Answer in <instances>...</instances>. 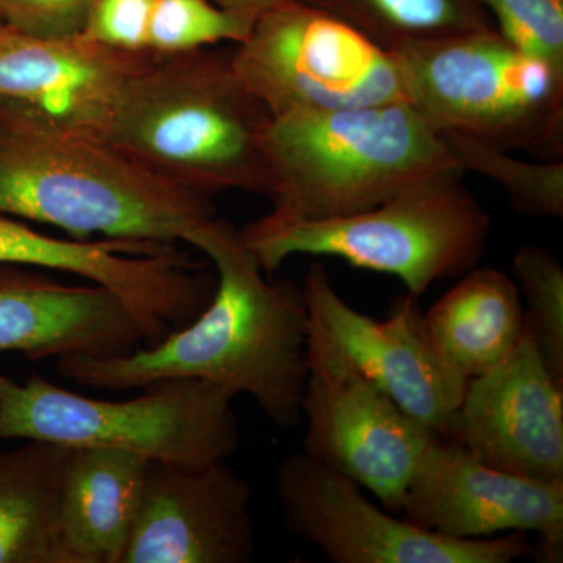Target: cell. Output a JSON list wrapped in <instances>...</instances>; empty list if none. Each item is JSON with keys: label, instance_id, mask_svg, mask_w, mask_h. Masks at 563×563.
I'll return each mask as SVG.
<instances>
[{"label": "cell", "instance_id": "13", "mask_svg": "<svg viewBox=\"0 0 563 563\" xmlns=\"http://www.w3.org/2000/svg\"><path fill=\"white\" fill-rule=\"evenodd\" d=\"M401 514L410 523L451 539L536 532L539 561H563V483L493 468L439 435L422 455Z\"/></svg>", "mask_w": 563, "mask_h": 563}, {"label": "cell", "instance_id": "29", "mask_svg": "<svg viewBox=\"0 0 563 563\" xmlns=\"http://www.w3.org/2000/svg\"><path fill=\"white\" fill-rule=\"evenodd\" d=\"M5 22H3V11H2V0H0V27H3Z\"/></svg>", "mask_w": 563, "mask_h": 563}, {"label": "cell", "instance_id": "15", "mask_svg": "<svg viewBox=\"0 0 563 563\" xmlns=\"http://www.w3.org/2000/svg\"><path fill=\"white\" fill-rule=\"evenodd\" d=\"M443 439L501 472L563 483V385L528 328L507 358L466 384Z\"/></svg>", "mask_w": 563, "mask_h": 563}, {"label": "cell", "instance_id": "26", "mask_svg": "<svg viewBox=\"0 0 563 563\" xmlns=\"http://www.w3.org/2000/svg\"><path fill=\"white\" fill-rule=\"evenodd\" d=\"M154 5L155 0H96L84 33L117 49L150 52L147 32Z\"/></svg>", "mask_w": 563, "mask_h": 563}, {"label": "cell", "instance_id": "28", "mask_svg": "<svg viewBox=\"0 0 563 563\" xmlns=\"http://www.w3.org/2000/svg\"><path fill=\"white\" fill-rule=\"evenodd\" d=\"M211 2L217 3L222 9L233 11V13L257 20L261 14L276 9L282 3L290 2V0H211Z\"/></svg>", "mask_w": 563, "mask_h": 563}, {"label": "cell", "instance_id": "2", "mask_svg": "<svg viewBox=\"0 0 563 563\" xmlns=\"http://www.w3.org/2000/svg\"><path fill=\"white\" fill-rule=\"evenodd\" d=\"M0 213L76 240L179 243L217 209L109 140L0 107Z\"/></svg>", "mask_w": 563, "mask_h": 563}, {"label": "cell", "instance_id": "4", "mask_svg": "<svg viewBox=\"0 0 563 563\" xmlns=\"http://www.w3.org/2000/svg\"><path fill=\"white\" fill-rule=\"evenodd\" d=\"M266 157L277 221L347 217L437 174L465 173L410 102L276 114Z\"/></svg>", "mask_w": 563, "mask_h": 563}, {"label": "cell", "instance_id": "1", "mask_svg": "<svg viewBox=\"0 0 563 563\" xmlns=\"http://www.w3.org/2000/svg\"><path fill=\"white\" fill-rule=\"evenodd\" d=\"M217 269V287L198 317L162 342L122 355L57 358V373L80 387L122 391L190 377L247 395L277 428L302 418L309 314L301 285L268 282L239 229L217 214L181 236Z\"/></svg>", "mask_w": 563, "mask_h": 563}, {"label": "cell", "instance_id": "10", "mask_svg": "<svg viewBox=\"0 0 563 563\" xmlns=\"http://www.w3.org/2000/svg\"><path fill=\"white\" fill-rule=\"evenodd\" d=\"M303 453L402 512L407 488L435 433L404 412L331 343L309 329Z\"/></svg>", "mask_w": 563, "mask_h": 563}, {"label": "cell", "instance_id": "20", "mask_svg": "<svg viewBox=\"0 0 563 563\" xmlns=\"http://www.w3.org/2000/svg\"><path fill=\"white\" fill-rule=\"evenodd\" d=\"M70 451L27 440L0 454V563H66L60 507Z\"/></svg>", "mask_w": 563, "mask_h": 563}, {"label": "cell", "instance_id": "12", "mask_svg": "<svg viewBox=\"0 0 563 563\" xmlns=\"http://www.w3.org/2000/svg\"><path fill=\"white\" fill-rule=\"evenodd\" d=\"M301 288L310 331L331 343L404 412L443 439L468 383L433 346L417 296H402L390 317L377 321L344 301L320 262L310 266Z\"/></svg>", "mask_w": 563, "mask_h": 563}, {"label": "cell", "instance_id": "14", "mask_svg": "<svg viewBox=\"0 0 563 563\" xmlns=\"http://www.w3.org/2000/svg\"><path fill=\"white\" fill-rule=\"evenodd\" d=\"M154 54L76 35L46 38L0 27V107L106 139L129 85Z\"/></svg>", "mask_w": 563, "mask_h": 563}, {"label": "cell", "instance_id": "18", "mask_svg": "<svg viewBox=\"0 0 563 563\" xmlns=\"http://www.w3.org/2000/svg\"><path fill=\"white\" fill-rule=\"evenodd\" d=\"M150 463L128 451L73 448L60 507L66 563H121Z\"/></svg>", "mask_w": 563, "mask_h": 563}, {"label": "cell", "instance_id": "17", "mask_svg": "<svg viewBox=\"0 0 563 563\" xmlns=\"http://www.w3.org/2000/svg\"><path fill=\"white\" fill-rule=\"evenodd\" d=\"M0 263V352L29 361L128 354L143 332L124 302L101 285H69Z\"/></svg>", "mask_w": 563, "mask_h": 563}, {"label": "cell", "instance_id": "3", "mask_svg": "<svg viewBox=\"0 0 563 563\" xmlns=\"http://www.w3.org/2000/svg\"><path fill=\"white\" fill-rule=\"evenodd\" d=\"M272 111L240 79L231 52L154 54L122 99L107 140L199 195L272 187Z\"/></svg>", "mask_w": 563, "mask_h": 563}, {"label": "cell", "instance_id": "6", "mask_svg": "<svg viewBox=\"0 0 563 563\" xmlns=\"http://www.w3.org/2000/svg\"><path fill=\"white\" fill-rule=\"evenodd\" d=\"M128 401L88 398L32 374L0 376V439L128 451L151 462L228 461L240 444L232 391L190 377L155 380Z\"/></svg>", "mask_w": 563, "mask_h": 563}, {"label": "cell", "instance_id": "22", "mask_svg": "<svg viewBox=\"0 0 563 563\" xmlns=\"http://www.w3.org/2000/svg\"><path fill=\"white\" fill-rule=\"evenodd\" d=\"M463 168L495 181L518 213L531 218L563 217V162H528L459 135H443Z\"/></svg>", "mask_w": 563, "mask_h": 563}, {"label": "cell", "instance_id": "24", "mask_svg": "<svg viewBox=\"0 0 563 563\" xmlns=\"http://www.w3.org/2000/svg\"><path fill=\"white\" fill-rule=\"evenodd\" d=\"M255 20L211 0H155L147 32L152 54L206 49L220 43L240 44Z\"/></svg>", "mask_w": 563, "mask_h": 563}, {"label": "cell", "instance_id": "23", "mask_svg": "<svg viewBox=\"0 0 563 563\" xmlns=\"http://www.w3.org/2000/svg\"><path fill=\"white\" fill-rule=\"evenodd\" d=\"M518 290L525 296L526 328L551 376L563 385V268L544 247L523 246L514 257Z\"/></svg>", "mask_w": 563, "mask_h": 563}, {"label": "cell", "instance_id": "25", "mask_svg": "<svg viewBox=\"0 0 563 563\" xmlns=\"http://www.w3.org/2000/svg\"><path fill=\"white\" fill-rule=\"evenodd\" d=\"M496 31L563 70V0H481Z\"/></svg>", "mask_w": 563, "mask_h": 563}, {"label": "cell", "instance_id": "27", "mask_svg": "<svg viewBox=\"0 0 563 563\" xmlns=\"http://www.w3.org/2000/svg\"><path fill=\"white\" fill-rule=\"evenodd\" d=\"M96 0H2L3 22L31 35L60 38L84 32Z\"/></svg>", "mask_w": 563, "mask_h": 563}, {"label": "cell", "instance_id": "16", "mask_svg": "<svg viewBox=\"0 0 563 563\" xmlns=\"http://www.w3.org/2000/svg\"><path fill=\"white\" fill-rule=\"evenodd\" d=\"M254 553L250 484L228 462L150 463L121 563H247Z\"/></svg>", "mask_w": 563, "mask_h": 563}, {"label": "cell", "instance_id": "9", "mask_svg": "<svg viewBox=\"0 0 563 563\" xmlns=\"http://www.w3.org/2000/svg\"><path fill=\"white\" fill-rule=\"evenodd\" d=\"M276 488L285 528L333 563H510L536 554L523 532L451 539L396 518L303 451L279 463Z\"/></svg>", "mask_w": 563, "mask_h": 563}, {"label": "cell", "instance_id": "7", "mask_svg": "<svg viewBox=\"0 0 563 563\" xmlns=\"http://www.w3.org/2000/svg\"><path fill=\"white\" fill-rule=\"evenodd\" d=\"M410 103L442 135L563 158V70L496 29L395 51Z\"/></svg>", "mask_w": 563, "mask_h": 563}, {"label": "cell", "instance_id": "11", "mask_svg": "<svg viewBox=\"0 0 563 563\" xmlns=\"http://www.w3.org/2000/svg\"><path fill=\"white\" fill-rule=\"evenodd\" d=\"M0 263L54 269L101 285L131 310L144 344L190 324L217 287V276L203 272L177 243L55 239L3 213Z\"/></svg>", "mask_w": 563, "mask_h": 563}, {"label": "cell", "instance_id": "19", "mask_svg": "<svg viewBox=\"0 0 563 563\" xmlns=\"http://www.w3.org/2000/svg\"><path fill=\"white\" fill-rule=\"evenodd\" d=\"M424 322L437 352L466 383L498 366L526 332L517 284L493 268L463 274Z\"/></svg>", "mask_w": 563, "mask_h": 563}, {"label": "cell", "instance_id": "5", "mask_svg": "<svg viewBox=\"0 0 563 563\" xmlns=\"http://www.w3.org/2000/svg\"><path fill=\"white\" fill-rule=\"evenodd\" d=\"M462 172L437 174L373 207L317 221L268 214L240 231L265 274L295 255L336 257L355 268L390 274L421 298L435 282L476 268L492 221L462 184Z\"/></svg>", "mask_w": 563, "mask_h": 563}, {"label": "cell", "instance_id": "21", "mask_svg": "<svg viewBox=\"0 0 563 563\" xmlns=\"http://www.w3.org/2000/svg\"><path fill=\"white\" fill-rule=\"evenodd\" d=\"M350 22L393 52L495 29L481 0H302Z\"/></svg>", "mask_w": 563, "mask_h": 563}, {"label": "cell", "instance_id": "8", "mask_svg": "<svg viewBox=\"0 0 563 563\" xmlns=\"http://www.w3.org/2000/svg\"><path fill=\"white\" fill-rule=\"evenodd\" d=\"M231 58L273 117L410 102L395 52L302 0L261 14Z\"/></svg>", "mask_w": 563, "mask_h": 563}]
</instances>
